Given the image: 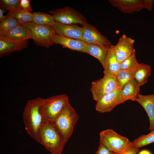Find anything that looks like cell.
Returning a JSON list of instances; mask_svg holds the SVG:
<instances>
[{"label": "cell", "mask_w": 154, "mask_h": 154, "mask_svg": "<svg viewBox=\"0 0 154 154\" xmlns=\"http://www.w3.org/2000/svg\"><path fill=\"white\" fill-rule=\"evenodd\" d=\"M42 98L29 100L24 108L23 118L25 129L30 136L38 142L39 133L46 123L41 112L40 106Z\"/></svg>", "instance_id": "1"}, {"label": "cell", "mask_w": 154, "mask_h": 154, "mask_svg": "<svg viewBox=\"0 0 154 154\" xmlns=\"http://www.w3.org/2000/svg\"><path fill=\"white\" fill-rule=\"evenodd\" d=\"M79 118L78 115L69 102L53 123L65 144L72 134Z\"/></svg>", "instance_id": "2"}, {"label": "cell", "mask_w": 154, "mask_h": 154, "mask_svg": "<svg viewBox=\"0 0 154 154\" xmlns=\"http://www.w3.org/2000/svg\"><path fill=\"white\" fill-rule=\"evenodd\" d=\"M51 154H61L65 143L53 124L47 123L41 128L38 142Z\"/></svg>", "instance_id": "3"}, {"label": "cell", "mask_w": 154, "mask_h": 154, "mask_svg": "<svg viewBox=\"0 0 154 154\" xmlns=\"http://www.w3.org/2000/svg\"><path fill=\"white\" fill-rule=\"evenodd\" d=\"M69 102L68 97L65 94L42 98L40 108L46 123L53 124Z\"/></svg>", "instance_id": "4"}, {"label": "cell", "mask_w": 154, "mask_h": 154, "mask_svg": "<svg viewBox=\"0 0 154 154\" xmlns=\"http://www.w3.org/2000/svg\"><path fill=\"white\" fill-rule=\"evenodd\" d=\"M21 25L30 31L32 35V39L36 45L48 48L54 44L52 37L56 32L51 26L39 25L32 22Z\"/></svg>", "instance_id": "5"}, {"label": "cell", "mask_w": 154, "mask_h": 154, "mask_svg": "<svg viewBox=\"0 0 154 154\" xmlns=\"http://www.w3.org/2000/svg\"><path fill=\"white\" fill-rule=\"evenodd\" d=\"M100 141L110 151L120 153L131 144L127 138L120 135L112 129L103 130L99 134Z\"/></svg>", "instance_id": "6"}, {"label": "cell", "mask_w": 154, "mask_h": 154, "mask_svg": "<svg viewBox=\"0 0 154 154\" xmlns=\"http://www.w3.org/2000/svg\"><path fill=\"white\" fill-rule=\"evenodd\" d=\"M48 12L53 17L55 21L70 25L78 24L84 25L87 22L86 17L80 12L70 7H65Z\"/></svg>", "instance_id": "7"}, {"label": "cell", "mask_w": 154, "mask_h": 154, "mask_svg": "<svg viewBox=\"0 0 154 154\" xmlns=\"http://www.w3.org/2000/svg\"><path fill=\"white\" fill-rule=\"evenodd\" d=\"M119 89L115 75H104L103 77L92 83L90 91L96 102L105 95Z\"/></svg>", "instance_id": "8"}, {"label": "cell", "mask_w": 154, "mask_h": 154, "mask_svg": "<svg viewBox=\"0 0 154 154\" xmlns=\"http://www.w3.org/2000/svg\"><path fill=\"white\" fill-rule=\"evenodd\" d=\"M125 101L121 90L119 89L105 95L96 101V110L100 113L110 112L117 106Z\"/></svg>", "instance_id": "9"}, {"label": "cell", "mask_w": 154, "mask_h": 154, "mask_svg": "<svg viewBox=\"0 0 154 154\" xmlns=\"http://www.w3.org/2000/svg\"><path fill=\"white\" fill-rule=\"evenodd\" d=\"M83 40L89 43L98 44L109 48L112 45L111 42L103 35L94 26L87 22L82 26Z\"/></svg>", "instance_id": "10"}, {"label": "cell", "mask_w": 154, "mask_h": 154, "mask_svg": "<svg viewBox=\"0 0 154 154\" xmlns=\"http://www.w3.org/2000/svg\"><path fill=\"white\" fill-rule=\"evenodd\" d=\"M135 40L123 34L115 46H113L117 59L120 64L135 51L134 48Z\"/></svg>", "instance_id": "11"}, {"label": "cell", "mask_w": 154, "mask_h": 154, "mask_svg": "<svg viewBox=\"0 0 154 154\" xmlns=\"http://www.w3.org/2000/svg\"><path fill=\"white\" fill-rule=\"evenodd\" d=\"M52 38L54 44L61 45L72 50L87 53L86 43L83 40L66 37L56 33Z\"/></svg>", "instance_id": "12"}, {"label": "cell", "mask_w": 154, "mask_h": 154, "mask_svg": "<svg viewBox=\"0 0 154 154\" xmlns=\"http://www.w3.org/2000/svg\"><path fill=\"white\" fill-rule=\"evenodd\" d=\"M51 26L55 32L59 35L69 38L83 40V31L82 27L72 25H66L56 22Z\"/></svg>", "instance_id": "13"}, {"label": "cell", "mask_w": 154, "mask_h": 154, "mask_svg": "<svg viewBox=\"0 0 154 154\" xmlns=\"http://www.w3.org/2000/svg\"><path fill=\"white\" fill-rule=\"evenodd\" d=\"M108 1L113 6L125 13L139 12L145 9L143 0H109Z\"/></svg>", "instance_id": "14"}, {"label": "cell", "mask_w": 154, "mask_h": 154, "mask_svg": "<svg viewBox=\"0 0 154 154\" xmlns=\"http://www.w3.org/2000/svg\"><path fill=\"white\" fill-rule=\"evenodd\" d=\"M28 40L18 41L13 40L4 37L0 36V57L21 51L28 46Z\"/></svg>", "instance_id": "15"}, {"label": "cell", "mask_w": 154, "mask_h": 154, "mask_svg": "<svg viewBox=\"0 0 154 154\" xmlns=\"http://www.w3.org/2000/svg\"><path fill=\"white\" fill-rule=\"evenodd\" d=\"M138 103L144 109L148 117L149 130H154V93L148 95L139 94L135 101Z\"/></svg>", "instance_id": "16"}, {"label": "cell", "mask_w": 154, "mask_h": 154, "mask_svg": "<svg viewBox=\"0 0 154 154\" xmlns=\"http://www.w3.org/2000/svg\"><path fill=\"white\" fill-rule=\"evenodd\" d=\"M113 46L108 49L105 58L103 66L104 75H115L120 70V64L117 59Z\"/></svg>", "instance_id": "17"}, {"label": "cell", "mask_w": 154, "mask_h": 154, "mask_svg": "<svg viewBox=\"0 0 154 154\" xmlns=\"http://www.w3.org/2000/svg\"><path fill=\"white\" fill-rule=\"evenodd\" d=\"M0 36L15 41L28 40L32 38L31 34L27 28L20 24L10 30L5 34Z\"/></svg>", "instance_id": "18"}, {"label": "cell", "mask_w": 154, "mask_h": 154, "mask_svg": "<svg viewBox=\"0 0 154 154\" xmlns=\"http://www.w3.org/2000/svg\"><path fill=\"white\" fill-rule=\"evenodd\" d=\"M151 72V66L143 63H139L132 70L134 79L140 86L147 82Z\"/></svg>", "instance_id": "19"}, {"label": "cell", "mask_w": 154, "mask_h": 154, "mask_svg": "<svg viewBox=\"0 0 154 154\" xmlns=\"http://www.w3.org/2000/svg\"><path fill=\"white\" fill-rule=\"evenodd\" d=\"M86 43V48L88 54L97 59L104 66V60L109 48L92 43Z\"/></svg>", "instance_id": "20"}, {"label": "cell", "mask_w": 154, "mask_h": 154, "mask_svg": "<svg viewBox=\"0 0 154 154\" xmlns=\"http://www.w3.org/2000/svg\"><path fill=\"white\" fill-rule=\"evenodd\" d=\"M140 86L133 79L127 83L121 89L123 97L125 101H134L139 93Z\"/></svg>", "instance_id": "21"}, {"label": "cell", "mask_w": 154, "mask_h": 154, "mask_svg": "<svg viewBox=\"0 0 154 154\" xmlns=\"http://www.w3.org/2000/svg\"><path fill=\"white\" fill-rule=\"evenodd\" d=\"M32 22L42 25L51 26L55 21L53 17L51 15L41 12L33 13Z\"/></svg>", "instance_id": "22"}, {"label": "cell", "mask_w": 154, "mask_h": 154, "mask_svg": "<svg viewBox=\"0 0 154 154\" xmlns=\"http://www.w3.org/2000/svg\"><path fill=\"white\" fill-rule=\"evenodd\" d=\"M8 15L6 19L0 21V36L6 33L20 24L13 16Z\"/></svg>", "instance_id": "23"}, {"label": "cell", "mask_w": 154, "mask_h": 154, "mask_svg": "<svg viewBox=\"0 0 154 154\" xmlns=\"http://www.w3.org/2000/svg\"><path fill=\"white\" fill-rule=\"evenodd\" d=\"M119 88L122 89L130 81L133 79L132 71L120 69L115 75Z\"/></svg>", "instance_id": "24"}, {"label": "cell", "mask_w": 154, "mask_h": 154, "mask_svg": "<svg viewBox=\"0 0 154 154\" xmlns=\"http://www.w3.org/2000/svg\"><path fill=\"white\" fill-rule=\"evenodd\" d=\"M154 142V130L147 134L142 135L132 142L131 146L139 148Z\"/></svg>", "instance_id": "25"}, {"label": "cell", "mask_w": 154, "mask_h": 154, "mask_svg": "<svg viewBox=\"0 0 154 154\" xmlns=\"http://www.w3.org/2000/svg\"><path fill=\"white\" fill-rule=\"evenodd\" d=\"M8 14L14 17L20 24L33 21V13L25 11L22 9L8 13Z\"/></svg>", "instance_id": "26"}, {"label": "cell", "mask_w": 154, "mask_h": 154, "mask_svg": "<svg viewBox=\"0 0 154 154\" xmlns=\"http://www.w3.org/2000/svg\"><path fill=\"white\" fill-rule=\"evenodd\" d=\"M21 0H1V8L9 11L8 13L22 9L20 7Z\"/></svg>", "instance_id": "27"}, {"label": "cell", "mask_w": 154, "mask_h": 154, "mask_svg": "<svg viewBox=\"0 0 154 154\" xmlns=\"http://www.w3.org/2000/svg\"><path fill=\"white\" fill-rule=\"evenodd\" d=\"M139 63L136 59L135 51L130 56L120 63V69L132 71Z\"/></svg>", "instance_id": "28"}, {"label": "cell", "mask_w": 154, "mask_h": 154, "mask_svg": "<svg viewBox=\"0 0 154 154\" xmlns=\"http://www.w3.org/2000/svg\"><path fill=\"white\" fill-rule=\"evenodd\" d=\"M95 154H117L110 150L100 141L98 149Z\"/></svg>", "instance_id": "29"}, {"label": "cell", "mask_w": 154, "mask_h": 154, "mask_svg": "<svg viewBox=\"0 0 154 154\" xmlns=\"http://www.w3.org/2000/svg\"><path fill=\"white\" fill-rule=\"evenodd\" d=\"M30 0H21L20 7L23 10L31 12L32 11Z\"/></svg>", "instance_id": "30"}, {"label": "cell", "mask_w": 154, "mask_h": 154, "mask_svg": "<svg viewBox=\"0 0 154 154\" xmlns=\"http://www.w3.org/2000/svg\"><path fill=\"white\" fill-rule=\"evenodd\" d=\"M139 150V148L133 147L131 144L118 154H137Z\"/></svg>", "instance_id": "31"}, {"label": "cell", "mask_w": 154, "mask_h": 154, "mask_svg": "<svg viewBox=\"0 0 154 154\" xmlns=\"http://www.w3.org/2000/svg\"><path fill=\"white\" fill-rule=\"evenodd\" d=\"M145 6V9L151 11L153 9V0H143Z\"/></svg>", "instance_id": "32"}, {"label": "cell", "mask_w": 154, "mask_h": 154, "mask_svg": "<svg viewBox=\"0 0 154 154\" xmlns=\"http://www.w3.org/2000/svg\"><path fill=\"white\" fill-rule=\"evenodd\" d=\"M5 12V9H2L1 8H0V21H2L8 16L7 14L6 16L4 15V13Z\"/></svg>", "instance_id": "33"}, {"label": "cell", "mask_w": 154, "mask_h": 154, "mask_svg": "<svg viewBox=\"0 0 154 154\" xmlns=\"http://www.w3.org/2000/svg\"><path fill=\"white\" fill-rule=\"evenodd\" d=\"M138 154H152V153L148 150L143 149L140 151Z\"/></svg>", "instance_id": "34"}]
</instances>
